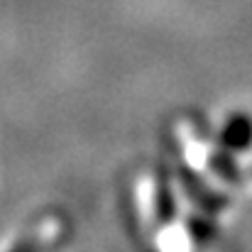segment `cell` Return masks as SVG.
I'll return each mask as SVG.
<instances>
[{"label": "cell", "mask_w": 252, "mask_h": 252, "mask_svg": "<svg viewBox=\"0 0 252 252\" xmlns=\"http://www.w3.org/2000/svg\"><path fill=\"white\" fill-rule=\"evenodd\" d=\"M155 213H157V220L162 225L174 223L176 218V198L171 193V186H169L164 179H159L157 184V196H155Z\"/></svg>", "instance_id": "obj_3"}, {"label": "cell", "mask_w": 252, "mask_h": 252, "mask_svg": "<svg viewBox=\"0 0 252 252\" xmlns=\"http://www.w3.org/2000/svg\"><path fill=\"white\" fill-rule=\"evenodd\" d=\"M218 145L233 155L248 152L252 147V115L235 110L225 118L220 132H218Z\"/></svg>", "instance_id": "obj_1"}, {"label": "cell", "mask_w": 252, "mask_h": 252, "mask_svg": "<svg viewBox=\"0 0 252 252\" xmlns=\"http://www.w3.org/2000/svg\"><path fill=\"white\" fill-rule=\"evenodd\" d=\"M181 181H184V186H186L189 196L198 203V208H203V211H208V213H216L220 206H225V201H223V198H218L211 189H206V184H203L193 171L181 169Z\"/></svg>", "instance_id": "obj_2"}, {"label": "cell", "mask_w": 252, "mask_h": 252, "mask_svg": "<svg viewBox=\"0 0 252 252\" xmlns=\"http://www.w3.org/2000/svg\"><path fill=\"white\" fill-rule=\"evenodd\" d=\"M211 169H213V174H218L228 184H238L240 181V167L235 162V155L228 152V150H223V147L211 157Z\"/></svg>", "instance_id": "obj_4"}, {"label": "cell", "mask_w": 252, "mask_h": 252, "mask_svg": "<svg viewBox=\"0 0 252 252\" xmlns=\"http://www.w3.org/2000/svg\"><path fill=\"white\" fill-rule=\"evenodd\" d=\"M186 230L196 243H211L218 235V225L208 218V213L206 216H191L189 223H186Z\"/></svg>", "instance_id": "obj_5"}]
</instances>
